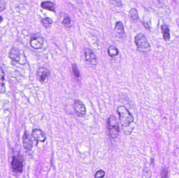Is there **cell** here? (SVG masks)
<instances>
[{"instance_id":"obj_1","label":"cell","mask_w":179,"mask_h":178,"mask_svg":"<svg viewBox=\"0 0 179 178\" xmlns=\"http://www.w3.org/2000/svg\"><path fill=\"white\" fill-rule=\"evenodd\" d=\"M119 121L122 129L129 128L134 122V117L128 109L123 106L118 107L117 110Z\"/></svg>"},{"instance_id":"obj_2","label":"cell","mask_w":179,"mask_h":178,"mask_svg":"<svg viewBox=\"0 0 179 178\" xmlns=\"http://www.w3.org/2000/svg\"><path fill=\"white\" fill-rule=\"evenodd\" d=\"M134 42L140 52L146 53L151 50L150 45L145 35L141 33L138 34L135 37Z\"/></svg>"},{"instance_id":"obj_3","label":"cell","mask_w":179,"mask_h":178,"mask_svg":"<svg viewBox=\"0 0 179 178\" xmlns=\"http://www.w3.org/2000/svg\"><path fill=\"white\" fill-rule=\"evenodd\" d=\"M107 127L109 137L112 139H116L119 134V123L116 116L112 115L107 120Z\"/></svg>"},{"instance_id":"obj_4","label":"cell","mask_w":179,"mask_h":178,"mask_svg":"<svg viewBox=\"0 0 179 178\" xmlns=\"http://www.w3.org/2000/svg\"><path fill=\"white\" fill-rule=\"evenodd\" d=\"M73 106L74 113L77 116L82 117L86 114L85 106L80 100H75L74 101Z\"/></svg>"},{"instance_id":"obj_5","label":"cell","mask_w":179,"mask_h":178,"mask_svg":"<svg viewBox=\"0 0 179 178\" xmlns=\"http://www.w3.org/2000/svg\"><path fill=\"white\" fill-rule=\"evenodd\" d=\"M84 56L86 62L91 65H96L98 63L96 55L90 49H86L85 50Z\"/></svg>"},{"instance_id":"obj_6","label":"cell","mask_w":179,"mask_h":178,"mask_svg":"<svg viewBox=\"0 0 179 178\" xmlns=\"http://www.w3.org/2000/svg\"><path fill=\"white\" fill-rule=\"evenodd\" d=\"M44 40L41 37H34L31 38L30 45L34 49L38 50L41 49L43 45Z\"/></svg>"},{"instance_id":"obj_7","label":"cell","mask_w":179,"mask_h":178,"mask_svg":"<svg viewBox=\"0 0 179 178\" xmlns=\"http://www.w3.org/2000/svg\"><path fill=\"white\" fill-rule=\"evenodd\" d=\"M12 168L16 173H21L23 171V165L22 162L15 157H13L11 161Z\"/></svg>"},{"instance_id":"obj_8","label":"cell","mask_w":179,"mask_h":178,"mask_svg":"<svg viewBox=\"0 0 179 178\" xmlns=\"http://www.w3.org/2000/svg\"><path fill=\"white\" fill-rule=\"evenodd\" d=\"M50 75L48 69L45 68H40L37 71V78L41 82H44Z\"/></svg>"},{"instance_id":"obj_9","label":"cell","mask_w":179,"mask_h":178,"mask_svg":"<svg viewBox=\"0 0 179 178\" xmlns=\"http://www.w3.org/2000/svg\"><path fill=\"white\" fill-rule=\"evenodd\" d=\"M32 136L36 141L41 142H45L47 139L45 133L42 130L37 129L33 130Z\"/></svg>"},{"instance_id":"obj_10","label":"cell","mask_w":179,"mask_h":178,"mask_svg":"<svg viewBox=\"0 0 179 178\" xmlns=\"http://www.w3.org/2000/svg\"><path fill=\"white\" fill-rule=\"evenodd\" d=\"M22 141H23V147L25 149L28 151L32 150L33 148L32 142L29 136V135H28V133H27L26 132H25L23 135Z\"/></svg>"},{"instance_id":"obj_11","label":"cell","mask_w":179,"mask_h":178,"mask_svg":"<svg viewBox=\"0 0 179 178\" xmlns=\"http://www.w3.org/2000/svg\"><path fill=\"white\" fill-rule=\"evenodd\" d=\"M114 32H115L116 36L119 38H123L125 35L124 27L122 23L121 22H117L115 24L114 27Z\"/></svg>"},{"instance_id":"obj_12","label":"cell","mask_w":179,"mask_h":178,"mask_svg":"<svg viewBox=\"0 0 179 178\" xmlns=\"http://www.w3.org/2000/svg\"><path fill=\"white\" fill-rule=\"evenodd\" d=\"M9 57L15 62H19L21 58V52L17 48L13 47L12 48L9 53Z\"/></svg>"},{"instance_id":"obj_13","label":"cell","mask_w":179,"mask_h":178,"mask_svg":"<svg viewBox=\"0 0 179 178\" xmlns=\"http://www.w3.org/2000/svg\"><path fill=\"white\" fill-rule=\"evenodd\" d=\"M4 72L0 66V93H4L6 92V87L4 84Z\"/></svg>"},{"instance_id":"obj_14","label":"cell","mask_w":179,"mask_h":178,"mask_svg":"<svg viewBox=\"0 0 179 178\" xmlns=\"http://www.w3.org/2000/svg\"><path fill=\"white\" fill-rule=\"evenodd\" d=\"M161 29L162 32L163 37L165 41H168L170 39V35L169 28L167 25H163L161 27Z\"/></svg>"},{"instance_id":"obj_15","label":"cell","mask_w":179,"mask_h":178,"mask_svg":"<svg viewBox=\"0 0 179 178\" xmlns=\"http://www.w3.org/2000/svg\"><path fill=\"white\" fill-rule=\"evenodd\" d=\"M41 7L43 9H46L49 11L55 12V6L52 2L49 1L42 2Z\"/></svg>"},{"instance_id":"obj_16","label":"cell","mask_w":179,"mask_h":178,"mask_svg":"<svg viewBox=\"0 0 179 178\" xmlns=\"http://www.w3.org/2000/svg\"><path fill=\"white\" fill-rule=\"evenodd\" d=\"M108 55L112 58L116 56L119 55V52L116 47L113 45L109 46L108 49Z\"/></svg>"},{"instance_id":"obj_17","label":"cell","mask_w":179,"mask_h":178,"mask_svg":"<svg viewBox=\"0 0 179 178\" xmlns=\"http://www.w3.org/2000/svg\"><path fill=\"white\" fill-rule=\"evenodd\" d=\"M42 24L45 28H49L53 25V20L49 17H45L42 19Z\"/></svg>"},{"instance_id":"obj_18","label":"cell","mask_w":179,"mask_h":178,"mask_svg":"<svg viewBox=\"0 0 179 178\" xmlns=\"http://www.w3.org/2000/svg\"><path fill=\"white\" fill-rule=\"evenodd\" d=\"M129 16L133 21H137V19H138L139 16H138L137 9L135 8H133L130 9L129 12Z\"/></svg>"},{"instance_id":"obj_19","label":"cell","mask_w":179,"mask_h":178,"mask_svg":"<svg viewBox=\"0 0 179 178\" xmlns=\"http://www.w3.org/2000/svg\"><path fill=\"white\" fill-rule=\"evenodd\" d=\"M72 73L74 76L75 77L79 78L80 77V73L79 70L77 68V66L76 64H72Z\"/></svg>"},{"instance_id":"obj_20","label":"cell","mask_w":179,"mask_h":178,"mask_svg":"<svg viewBox=\"0 0 179 178\" xmlns=\"http://www.w3.org/2000/svg\"><path fill=\"white\" fill-rule=\"evenodd\" d=\"M62 24L64 25V26L67 27L71 26V20L70 17L66 16V17H64V18L63 19V20H62Z\"/></svg>"},{"instance_id":"obj_21","label":"cell","mask_w":179,"mask_h":178,"mask_svg":"<svg viewBox=\"0 0 179 178\" xmlns=\"http://www.w3.org/2000/svg\"><path fill=\"white\" fill-rule=\"evenodd\" d=\"M110 2L117 7H121L122 5V0H110Z\"/></svg>"},{"instance_id":"obj_22","label":"cell","mask_w":179,"mask_h":178,"mask_svg":"<svg viewBox=\"0 0 179 178\" xmlns=\"http://www.w3.org/2000/svg\"><path fill=\"white\" fill-rule=\"evenodd\" d=\"M105 172L102 170H100L96 172V173L95 174L94 177L95 178H104L105 176Z\"/></svg>"},{"instance_id":"obj_23","label":"cell","mask_w":179,"mask_h":178,"mask_svg":"<svg viewBox=\"0 0 179 178\" xmlns=\"http://www.w3.org/2000/svg\"><path fill=\"white\" fill-rule=\"evenodd\" d=\"M168 176V171L167 169H164L161 173V176L163 178H166Z\"/></svg>"},{"instance_id":"obj_24","label":"cell","mask_w":179,"mask_h":178,"mask_svg":"<svg viewBox=\"0 0 179 178\" xmlns=\"http://www.w3.org/2000/svg\"><path fill=\"white\" fill-rule=\"evenodd\" d=\"M143 25H144V26L146 28H147V29H150V28L149 27V25L147 24V23H143Z\"/></svg>"},{"instance_id":"obj_25","label":"cell","mask_w":179,"mask_h":178,"mask_svg":"<svg viewBox=\"0 0 179 178\" xmlns=\"http://www.w3.org/2000/svg\"><path fill=\"white\" fill-rule=\"evenodd\" d=\"M3 18H2V16H0V23H1V22H2V21H3Z\"/></svg>"}]
</instances>
